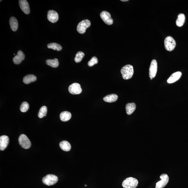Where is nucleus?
Here are the masks:
<instances>
[{"label":"nucleus","mask_w":188,"mask_h":188,"mask_svg":"<svg viewBox=\"0 0 188 188\" xmlns=\"http://www.w3.org/2000/svg\"><path fill=\"white\" fill-rule=\"evenodd\" d=\"M59 146L62 150L66 152L69 151L71 149V146L70 144L67 141H62L60 143Z\"/></svg>","instance_id":"nucleus-20"},{"label":"nucleus","mask_w":188,"mask_h":188,"mask_svg":"<svg viewBox=\"0 0 188 188\" xmlns=\"http://www.w3.org/2000/svg\"><path fill=\"white\" fill-rule=\"evenodd\" d=\"M58 179L56 175L49 174L43 178L42 181L44 184L50 186L56 184L58 182Z\"/></svg>","instance_id":"nucleus-3"},{"label":"nucleus","mask_w":188,"mask_h":188,"mask_svg":"<svg viewBox=\"0 0 188 188\" xmlns=\"http://www.w3.org/2000/svg\"><path fill=\"white\" fill-rule=\"evenodd\" d=\"M138 184V181L136 178L128 177L123 181L122 185L124 188H136Z\"/></svg>","instance_id":"nucleus-2"},{"label":"nucleus","mask_w":188,"mask_h":188,"mask_svg":"<svg viewBox=\"0 0 188 188\" xmlns=\"http://www.w3.org/2000/svg\"><path fill=\"white\" fill-rule=\"evenodd\" d=\"M14 55H15V54H14Z\"/></svg>","instance_id":"nucleus-31"},{"label":"nucleus","mask_w":188,"mask_h":188,"mask_svg":"<svg viewBox=\"0 0 188 188\" xmlns=\"http://www.w3.org/2000/svg\"><path fill=\"white\" fill-rule=\"evenodd\" d=\"M164 43L165 49L167 51L170 52L173 51L176 47V41L171 36L167 37L165 38Z\"/></svg>","instance_id":"nucleus-4"},{"label":"nucleus","mask_w":188,"mask_h":188,"mask_svg":"<svg viewBox=\"0 0 188 188\" xmlns=\"http://www.w3.org/2000/svg\"><path fill=\"white\" fill-rule=\"evenodd\" d=\"M157 61L153 60L151 62L149 69V76L151 80L155 78L157 72Z\"/></svg>","instance_id":"nucleus-8"},{"label":"nucleus","mask_w":188,"mask_h":188,"mask_svg":"<svg viewBox=\"0 0 188 188\" xmlns=\"http://www.w3.org/2000/svg\"><path fill=\"white\" fill-rule=\"evenodd\" d=\"M9 141L8 136L4 135L0 137V150L4 151L7 147Z\"/></svg>","instance_id":"nucleus-13"},{"label":"nucleus","mask_w":188,"mask_h":188,"mask_svg":"<svg viewBox=\"0 0 188 188\" xmlns=\"http://www.w3.org/2000/svg\"><path fill=\"white\" fill-rule=\"evenodd\" d=\"M120 72L124 79H130L132 78L134 73L133 67L130 65H125L122 68Z\"/></svg>","instance_id":"nucleus-1"},{"label":"nucleus","mask_w":188,"mask_h":188,"mask_svg":"<svg viewBox=\"0 0 188 188\" xmlns=\"http://www.w3.org/2000/svg\"><path fill=\"white\" fill-rule=\"evenodd\" d=\"M85 186H87L86 185H85Z\"/></svg>","instance_id":"nucleus-30"},{"label":"nucleus","mask_w":188,"mask_h":188,"mask_svg":"<svg viewBox=\"0 0 188 188\" xmlns=\"http://www.w3.org/2000/svg\"><path fill=\"white\" fill-rule=\"evenodd\" d=\"M19 144L23 148L28 149L31 146V142L25 134L21 135L19 138Z\"/></svg>","instance_id":"nucleus-6"},{"label":"nucleus","mask_w":188,"mask_h":188,"mask_svg":"<svg viewBox=\"0 0 188 188\" xmlns=\"http://www.w3.org/2000/svg\"><path fill=\"white\" fill-rule=\"evenodd\" d=\"M47 47L49 49L57 50V51H60L62 49V46L60 44L57 43H50L48 45Z\"/></svg>","instance_id":"nucleus-24"},{"label":"nucleus","mask_w":188,"mask_h":188,"mask_svg":"<svg viewBox=\"0 0 188 188\" xmlns=\"http://www.w3.org/2000/svg\"><path fill=\"white\" fill-rule=\"evenodd\" d=\"M98 63V59L97 57H94L88 62V65L89 67H92L94 65L97 64Z\"/></svg>","instance_id":"nucleus-28"},{"label":"nucleus","mask_w":188,"mask_h":188,"mask_svg":"<svg viewBox=\"0 0 188 188\" xmlns=\"http://www.w3.org/2000/svg\"><path fill=\"white\" fill-rule=\"evenodd\" d=\"M46 64L53 68H57L59 65L58 60L56 58L54 59H48L46 61Z\"/></svg>","instance_id":"nucleus-23"},{"label":"nucleus","mask_w":188,"mask_h":188,"mask_svg":"<svg viewBox=\"0 0 188 188\" xmlns=\"http://www.w3.org/2000/svg\"><path fill=\"white\" fill-rule=\"evenodd\" d=\"M85 54L84 53L81 51L78 52L76 54V57H75V61L76 63L80 62L82 60L83 58L84 57Z\"/></svg>","instance_id":"nucleus-26"},{"label":"nucleus","mask_w":188,"mask_h":188,"mask_svg":"<svg viewBox=\"0 0 188 188\" xmlns=\"http://www.w3.org/2000/svg\"><path fill=\"white\" fill-rule=\"evenodd\" d=\"M91 25L90 21L87 19L82 21L77 26V31L81 34H83L86 32V29L89 28Z\"/></svg>","instance_id":"nucleus-5"},{"label":"nucleus","mask_w":188,"mask_h":188,"mask_svg":"<svg viewBox=\"0 0 188 188\" xmlns=\"http://www.w3.org/2000/svg\"><path fill=\"white\" fill-rule=\"evenodd\" d=\"M37 80L36 77L33 75H28L24 77L23 82L25 84H29Z\"/></svg>","instance_id":"nucleus-21"},{"label":"nucleus","mask_w":188,"mask_h":188,"mask_svg":"<svg viewBox=\"0 0 188 188\" xmlns=\"http://www.w3.org/2000/svg\"><path fill=\"white\" fill-rule=\"evenodd\" d=\"M47 112V108L45 106H43L40 108L38 113V116L40 118H42L45 116Z\"/></svg>","instance_id":"nucleus-25"},{"label":"nucleus","mask_w":188,"mask_h":188,"mask_svg":"<svg viewBox=\"0 0 188 188\" xmlns=\"http://www.w3.org/2000/svg\"><path fill=\"white\" fill-rule=\"evenodd\" d=\"M25 55L22 51H19L17 54L14 57L13 59L14 64L18 65L20 64L22 61L25 59Z\"/></svg>","instance_id":"nucleus-14"},{"label":"nucleus","mask_w":188,"mask_h":188,"mask_svg":"<svg viewBox=\"0 0 188 188\" xmlns=\"http://www.w3.org/2000/svg\"><path fill=\"white\" fill-rule=\"evenodd\" d=\"M118 98L117 95L112 94L106 96L104 97L103 100L104 102H113L117 100Z\"/></svg>","instance_id":"nucleus-18"},{"label":"nucleus","mask_w":188,"mask_h":188,"mask_svg":"<svg viewBox=\"0 0 188 188\" xmlns=\"http://www.w3.org/2000/svg\"><path fill=\"white\" fill-rule=\"evenodd\" d=\"M69 92L73 94H78L82 92L81 85L78 83H74L70 85L68 88Z\"/></svg>","instance_id":"nucleus-7"},{"label":"nucleus","mask_w":188,"mask_h":188,"mask_svg":"<svg viewBox=\"0 0 188 188\" xmlns=\"http://www.w3.org/2000/svg\"><path fill=\"white\" fill-rule=\"evenodd\" d=\"M100 16L102 20L107 25H112L113 23V20L110 14L107 11H102L100 13Z\"/></svg>","instance_id":"nucleus-10"},{"label":"nucleus","mask_w":188,"mask_h":188,"mask_svg":"<svg viewBox=\"0 0 188 188\" xmlns=\"http://www.w3.org/2000/svg\"><path fill=\"white\" fill-rule=\"evenodd\" d=\"M48 20L52 23H55L58 20V14L55 11L50 10L48 12Z\"/></svg>","instance_id":"nucleus-11"},{"label":"nucleus","mask_w":188,"mask_h":188,"mask_svg":"<svg viewBox=\"0 0 188 188\" xmlns=\"http://www.w3.org/2000/svg\"><path fill=\"white\" fill-rule=\"evenodd\" d=\"M182 73L180 72H177L173 73L167 80L168 83H173L178 81L181 78Z\"/></svg>","instance_id":"nucleus-15"},{"label":"nucleus","mask_w":188,"mask_h":188,"mask_svg":"<svg viewBox=\"0 0 188 188\" xmlns=\"http://www.w3.org/2000/svg\"><path fill=\"white\" fill-rule=\"evenodd\" d=\"M160 178L161 180L157 183L155 188H163L165 187L169 181L168 175L165 173L161 175Z\"/></svg>","instance_id":"nucleus-9"},{"label":"nucleus","mask_w":188,"mask_h":188,"mask_svg":"<svg viewBox=\"0 0 188 188\" xmlns=\"http://www.w3.org/2000/svg\"><path fill=\"white\" fill-rule=\"evenodd\" d=\"M124 1V2H125V1H128V0H121V1Z\"/></svg>","instance_id":"nucleus-29"},{"label":"nucleus","mask_w":188,"mask_h":188,"mask_svg":"<svg viewBox=\"0 0 188 188\" xmlns=\"http://www.w3.org/2000/svg\"><path fill=\"white\" fill-rule=\"evenodd\" d=\"M185 17L184 14L181 13L178 16L177 20L176 21L177 25L179 27L182 26L185 22Z\"/></svg>","instance_id":"nucleus-22"},{"label":"nucleus","mask_w":188,"mask_h":188,"mask_svg":"<svg viewBox=\"0 0 188 188\" xmlns=\"http://www.w3.org/2000/svg\"><path fill=\"white\" fill-rule=\"evenodd\" d=\"M29 107V106L28 102H23L21 104L20 107V110L22 112H25L28 110Z\"/></svg>","instance_id":"nucleus-27"},{"label":"nucleus","mask_w":188,"mask_h":188,"mask_svg":"<svg viewBox=\"0 0 188 188\" xmlns=\"http://www.w3.org/2000/svg\"><path fill=\"white\" fill-rule=\"evenodd\" d=\"M9 25L12 31H15L18 29V23L17 19L14 17H11L9 20Z\"/></svg>","instance_id":"nucleus-16"},{"label":"nucleus","mask_w":188,"mask_h":188,"mask_svg":"<svg viewBox=\"0 0 188 188\" xmlns=\"http://www.w3.org/2000/svg\"><path fill=\"white\" fill-rule=\"evenodd\" d=\"M71 113L67 111L63 112L60 114V118L61 120L63 122L68 121L71 118Z\"/></svg>","instance_id":"nucleus-19"},{"label":"nucleus","mask_w":188,"mask_h":188,"mask_svg":"<svg viewBox=\"0 0 188 188\" xmlns=\"http://www.w3.org/2000/svg\"><path fill=\"white\" fill-rule=\"evenodd\" d=\"M19 6L21 9L25 14L30 13V9L29 3L26 0H20L19 1Z\"/></svg>","instance_id":"nucleus-12"},{"label":"nucleus","mask_w":188,"mask_h":188,"mask_svg":"<svg viewBox=\"0 0 188 188\" xmlns=\"http://www.w3.org/2000/svg\"><path fill=\"white\" fill-rule=\"evenodd\" d=\"M136 104L134 103L127 104L125 107L127 114L128 115H131L136 110Z\"/></svg>","instance_id":"nucleus-17"}]
</instances>
